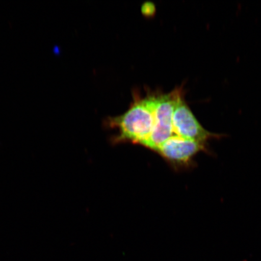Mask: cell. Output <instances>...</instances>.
I'll use <instances>...</instances> for the list:
<instances>
[{
  "label": "cell",
  "instance_id": "2",
  "mask_svg": "<svg viewBox=\"0 0 261 261\" xmlns=\"http://www.w3.org/2000/svg\"><path fill=\"white\" fill-rule=\"evenodd\" d=\"M184 93L182 88H177L168 94L155 93V122L149 138L143 146L154 151L174 136L173 113L179 96Z\"/></svg>",
  "mask_w": 261,
  "mask_h": 261
},
{
  "label": "cell",
  "instance_id": "3",
  "mask_svg": "<svg viewBox=\"0 0 261 261\" xmlns=\"http://www.w3.org/2000/svg\"><path fill=\"white\" fill-rule=\"evenodd\" d=\"M175 135L181 138L206 143L212 139L223 138V135L208 132L196 118L184 99V93L179 97L172 116Z\"/></svg>",
  "mask_w": 261,
  "mask_h": 261
},
{
  "label": "cell",
  "instance_id": "5",
  "mask_svg": "<svg viewBox=\"0 0 261 261\" xmlns=\"http://www.w3.org/2000/svg\"><path fill=\"white\" fill-rule=\"evenodd\" d=\"M142 12L145 16H151L155 14V5L151 2H146L143 5Z\"/></svg>",
  "mask_w": 261,
  "mask_h": 261
},
{
  "label": "cell",
  "instance_id": "1",
  "mask_svg": "<svg viewBox=\"0 0 261 261\" xmlns=\"http://www.w3.org/2000/svg\"><path fill=\"white\" fill-rule=\"evenodd\" d=\"M135 97L129 109L121 116L111 118L110 122L119 129L117 140L143 145L154 128L155 93L143 99Z\"/></svg>",
  "mask_w": 261,
  "mask_h": 261
},
{
  "label": "cell",
  "instance_id": "4",
  "mask_svg": "<svg viewBox=\"0 0 261 261\" xmlns=\"http://www.w3.org/2000/svg\"><path fill=\"white\" fill-rule=\"evenodd\" d=\"M206 143L194 141L174 135L159 147L158 151L163 158L178 168H188L194 164V158L198 153L210 154Z\"/></svg>",
  "mask_w": 261,
  "mask_h": 261
}]
</instances>
